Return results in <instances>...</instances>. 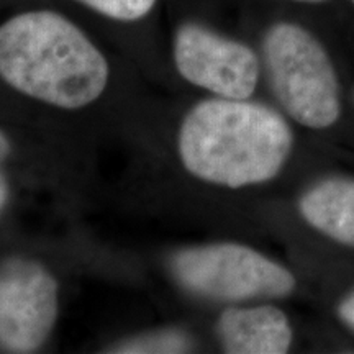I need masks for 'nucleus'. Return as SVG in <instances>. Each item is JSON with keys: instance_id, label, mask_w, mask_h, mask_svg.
<instances>
[{"instance_id": "obj_1", "label": "nucleus", "mask_w": 354, "mask_h": 354, "mask_svg": "<svg viewBox=\"0 0 354 354\" xmlns=\"http://www.w3.org/2000/svg\"><path fill=\"white\" fill-rule=\"evenodd\" d=\"M0 77L51 107L79 110L104 94L110 66L68 17L30 10L0 25Z\"/></svg>"}, {"instance_id": "obj_2", "label": "nucleus", "mask_w": 354, "mask_h": 354, "mask_svg": "<svg viewBox=\"0 0 354 354\" xmlns=\"http://www.w3.org/2000/svg\"><path fill=\"white\" fill-rule=\"evenodd\" d=\"M292 131L276 110L246 99H210L184 117L177 154L190 176L240 189L271 180L289 158Z\"/></svg>"}, {"instance_id": "obj_3", "label": "nucleus", "mask_w": 354, "mask_h": 354, "mask_svg": "<svg viewBox=\"0 0 354 354\" xmlns=\"http://www.w3.org/2000/svg\"><path fill=\"white\" fill-rule=\"evenodd\" d=\"M264 59L274 94L295 122L333 125L339 115L338 81L328 55L307 30L286 21L271 26Z\"/></svg>"}, {"instance_id": "obj_4", "label": "nucleus", "mask_w": 354, "mask_h": 354, "mask_svg": "<svg viewBox=\"0 0 354 354\" xmlns=\"http://www.w3.org/2000/svg\"><path fill=\"white\" fill-rule=\"evenodd\" d=\"M171 271L185 290L220 302L284 297L295 287L289 269L238 243L185 248Z\"/></svg>"}, {"instance_id": "obj_5", "label": "nucleus", "mask_w": 354, "mask_h": 354, "mask_svg": "<svg viewBox=\"0 0 354 354\" xmlns=\"http://www.w3.org/2000/svg\"><path fill=\"white\" fill-rule=\"evenodd\" d=\"M59 317V282L46 266L25 256L0 263V349L35 353Z\"/></svg>"}, {"instance_id": "obj_6", "label": "nucleus", "mask_w": 354, "mask_h": 354, "mask_svg": "<svg viewBox=\"0 0 354 354\" xmlns=\"http://www.w3.org/2000/svg\"><path fill=\"white\" fill-rule=\"evenodd\" d=\"M172 55L185 81L223 99H248L259 77L258 56L250 46L225 38L196 21L176 30Z\"/></svg>"}, {"instance_id": "obj_7", "label": "nucleus", "mask_w": 354, "mask_h": 354, "mask_svg": "<svg viewBox=\"0 0 354 354\" xmlns=\"http://www.w3.org/2000/svg\"><path fill=\"white\" fill-rule=\"evenodd\" d=\"M223 349L232 354H282L292 343V328L282 310L271 305L228 308L218 320Z\"/></svg>"}, {"instance_id": "obj_8", "label": "nucleus", "mask_w": 354, "mask_h": 354, "mask_svg": "<svg viewBox=\"0 0 354 354\" xmlns=\"http://www.w3.org/2000/svg\"><path fill=\"white\" fill-rule=\"evenodd\" d=\"M299 209L312 227L335 241L354 246V180H322L304 194Z\"/></svg>"}, {"instance_id": "obj_9", "label": "nucleus", "mask_w": 354, "mask_h": 354, "mask_svg": "<svg viewBox=\"0 0 354 354\" xmlns=\"http://www.w3.org/2000/svg\"><path fill=\"white\" fill-rule=\"evenodd\" d=\"M192 349L189 335L180 330H156L127 339L110 349V353L122 354H172L187 353Z\"/></svg>"}, {"instance_id": "obj_10", "label": "nucleus", "mask_w": 354, "mask_h": 354, "mask_svg": "<svg viewBox=\"0 0 354 354\" xmlns=\"http://www.w3.org/2000/svg\"><path fill=\"white\" fill-rule=\"evenodd\" d=\"M92 10L117 21H138L145 19L158 0H77Z\"/></svg>"}, {"instance_id": "obj_11", "label": "nucleus", "mask_w": 354, "mask_h": 354, "mask_svg": "<svg viewBox=\"0 0 354 354\" xmlns=\"http://www.w3.org/2000/svg\"><path fill=\"white\" fill-rule=\"evenodd\" d=\"M338 313L339 317L343 318V322L354 330V294L349 295V297L339 305Z\"/></svg>"}, {"instance_id": "obj_12", "label": "nucleus", "mask_w": 354, "mask_h": 354, "mask_svg": "<svg viewBox=\"0 0 354 354\" xmlns=\"http://www.w3.org/2000/svg\"><path fill=\"white\" fill-rule=\"evenodd\" d=\"M8 194H10V187H8L6 176L0 172V214H2V210L6 209L7 201H8Z\"/></svg>"}, {"instance_id": "obj_13", "label": "nucleus", "mask_w": 354, "mask_h": 354, "mask_svg": "<svg viewBox=\"0 0 354 354\" xmlns=\"http://www.w3.org/2000/svg\"><path fill=\"white\" fill-rule=\"evenodd\" d=\"M10 153H12L10 140H8V136L6 135V133L0 130V162L10 156Z\"/></svg>"}, {"instance_id": "obj_14", "label": "nucleus", "mask_w": 354, "mask_h": 354, "mask_svg": "<svg viewBox=\"0 0 354 354\" xmlns=\"http://www.w3.org/2000/svg\"><path fill=\"white\" fill-rule=\"evenodd\" d=\"M297 2H322V0H297Z\"/></svg>"}, {"instance_id": "obj_15", "label": "nucleus", "mask_w": 354, "mask_h": 354, "mask_svg": "<svg viewBox=\"0 0 354 354\" xmlns=\"http://www.w3.org/2000/svg\"><path fill=\"white\" fill-rule=\"evenodd\" d=\"M353 2H354V0H353Z\"/></svg>"}]
</instances>
